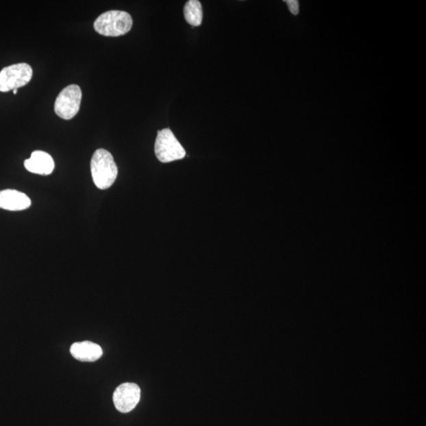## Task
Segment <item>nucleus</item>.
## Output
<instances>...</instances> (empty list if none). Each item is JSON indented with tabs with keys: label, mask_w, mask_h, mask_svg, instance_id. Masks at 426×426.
Wrapping results in <instances>:
<instances>
[{
	"label": "nucleus",
	"mask_w": 426,
	"mask_h": 426,
	"mask_svg": "<svg viewBox=\"0 0 426 426\" xmlns=\"http://www.w3.org/2000/svg\"><path fill=\"white\" fill-rule=\"evenodd\" d=\"M90 168L92 177L97 188L106 190L115 183L118 168L113 155L108 150H96L91 159Z\"/></svg>",
	"instance_id": "obj_1"
},
{
	"label": "nucleus",
	"mask_w": 426,
	"mask_h": 426,
	"mask_svg": "<svg viewBox=\"0 0 426 426\" xmlns=\"http://www.w3.org/2000/svg\"><path fill=\"white\" fill-rule=\"evenodd\" d=\"M133 19L131 14L123 10H109L98 16L93 27L99 34L105 36H121L131 31Z\"/></svg>",
	"instance_id": "obj_2"
},
{
	"label": "nucleus",
	"mask_w": 426,
	"mask_h": 426,
	"mask_svg": "<svg viewBox=\"0 0 426 426\" xmlns=\"http://www.w3.org/2000/svg\"><path fill=\"white\" fill-rule=\"evenodd\" d=\"M155 154L162 163L184 159L186 151L170 129H160L155 142Z\"/></svg>",
	"instance_id": "obj_3"
},
{
	"label": "nucleus",
	"mask_w": 426,
	"mask_h": 426,
	"mask_svg": "<svg viewBox=\"0 0 426 426\" xmlns=\"http://www.w3.org/2000/svg\"><path fill=\"white\" fill-rule=\"evenodd\" d=\"M32 77V67L24 62L4 67L0 71V92H8L27 86Z\"/></svg>",
	"instance_id": "obj_4"
},
{
	"label": "nucleus",
	"mask_w": 426,
	"mask_h": 426,
	"mask_svg": "<svg viewBox=\"0 0 426 426\" xmlns=\"http://www.w3.org/2000/svg\"><path fill=\"white\" fill-rule=\"evenodd\" d=\"M82 92L77 85H70L62 90L55 102V112L59 117L70 121L79 112Z\"/></svg>",
	"instance_id": "obj_5"
},
{
	"label": "nucleus",
	"mask_w": 426,
	"mask_h": 426,
	"mask_svg": "<svg viewBox=\"0 0 426 426\" xmlns=\"http://www.w3.org/2000/svg\"><path fill=\"white\" fill-rule=\"evenodd\" d=\"M141 399V389L136 384L124 383L119 386L113 394V402L119 412L129 413Z\"/></svg>",
	"instance_id": "obj_6"
},
{
	"label": "nucleus",
	"mask_w": 426,
	"mask_h": 426,
	"mask_svg": "<svg viewBox=\"0 0 426 426\" xmlns=\"http://www.w3.org/2000/svg\"><path fill=\"white\" fill-rule=\"evenodd\" d=\"M25 169L31 173L48 175L53 173L55 162L49 153L44 151H34L29 159L24 162Z\"/></svg>",
	"instance_id": "obj_7"
},
{
	"label": "nucleus",
	"mask_w": 426,
	"mask_h": 426,
	"mask_svg": "<svg viewBox=\"0 0 426 426\" xmlns=\"http://www.w3.org/2000/svg\"><path fill=\"white\" fill-rule=\"evenodd\" d=\"M31 205L29 197L16 190L0 191V209L8 211H22Z\"/></svg>",
	"instance_id": "obj_8"
},
{
	"label": "nucleus",
	"mask_w": 426,
	"mask_h": 426,
	"mask_svg": "<svg viewBox=\"0 0 426 426\" xmlns=\"http://www.w3.org/2000/svg\"><path fill=\"white\" fill-rule=\"evenodd\" d=\"M71 353L75 360L90 362L98 360L103 355L101 347L90 341L75 342Z\"/></svg>",
	"instance_id": "obj_9"
},
{
	"label": "nucleus",
	"mask_w": 426,
	"mask_h": 426,
	"mask_svg": "<svg viewBox=\"0 0 426 426\" xmlns=\"http://www.w3.org/2000/svg\"><path fill=\"white\" fill-rule=\"evenodd\" d=\"M184 17L186 22L193 27H199L203 18V10L199 0H190L184 7Z\"/></svg>",
	"instance_id": "obj_10"
},
{
	"label": "nucleus",
	"mask_w": 426,
	"mask_h": 426,
	"mask_svg": "<svg viewBox=\"0 0 426 426\" xmlns=\"http://www.w3.org/2000/svg\"><path fill=\"white\" fill-rule=\"evenodd\" d=\"M286 3L288 4L290 12L294 15H297L299 13V3L296 0H286Z\"/></svg>",
	"instance_id": "obj_11"
},
{
	"label": "nucleus",
	"mask_w": 426,
	"mask_h": 426,
	"mask_svg": "<svg viewBox=\"0 0 426 426\" xmlns=\"http://www.w3.org/2000/svg\"><path fill=\"white\" fill-rule=\"evenodd\" d=\"M13 92H14V95H17V93H18V90H13Z\"/></svg>",
	"instance_id": "obj_12"
}]
</instances>
